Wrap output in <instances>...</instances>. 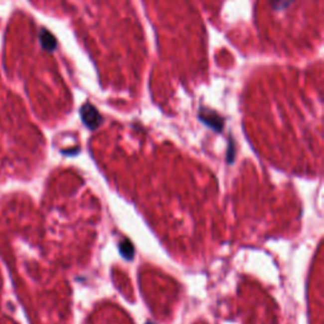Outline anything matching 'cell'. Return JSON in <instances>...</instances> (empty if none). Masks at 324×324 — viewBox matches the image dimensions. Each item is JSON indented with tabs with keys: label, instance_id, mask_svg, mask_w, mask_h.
Masks as SVG:
<instances>
[{
	"label": "cell",
	"instance_id": "3",
	"mask_svg": "<svg viewBox=\"0 0 324 324\" xmlns=\"http://www.w3.org/2000/svg\"><path fill=\"white\" fill-rule=\"evenodd\" d=\"M39 41H41L42 47H43L46 51H53L56 47H57L56 38L47 29L41 30V33H39Z\"/></svg>",
	"mask_w": 324,
	"mask_h": 324
},
{
	"label": "cell",
	"instance_id": "1",
	"mask_svg": "<svg viewBox=\"0 0 324 324\" xmlns=\"http://www.w3.org/2000/svg\"><path fill=\"white\" fill-rule=\"evenodd\" d=\"M80 114H81V119H83L84 124L90 129H96L103 122V118L100 116V113L98 112V109L94 105L89 104V103L81 107Z\"/></svg>",
	"mask_w": 324,
	"mask_h": 324
},
{
	"label": "cell",
	"instance_id": "2",
	"mask_svg": "<svg viewBox=\"0 0 324 324\" xmlns=\"http://www.w3.org/2000/svg\"><path fill=\"white\" fill-rule=\"evenodd\" d=\"M200 119L204 122L205 124H208L210 128H214L215 131L219 132L220 129H222L223 126V121L218 114L213 112H209V110H201L200 112Z\"/></svg>",
	"mask_w": 324,
	"mask_h": 324
},
{
	"label": "cell",
	"instance_id": "4",
	"mask_svg": "<svg viewBox=\"0 0 324 324\" xmlns=\"http://www.w3.org/2000/svg\"><path fill=\"white\" fill-rule=\"evenodd\" d=\"M294 0H271V5L274 8V10H284V9L288 8Z\"/></svg>",
	"mask_w": 324,
	"mask_h": 324
}]
</instances>
